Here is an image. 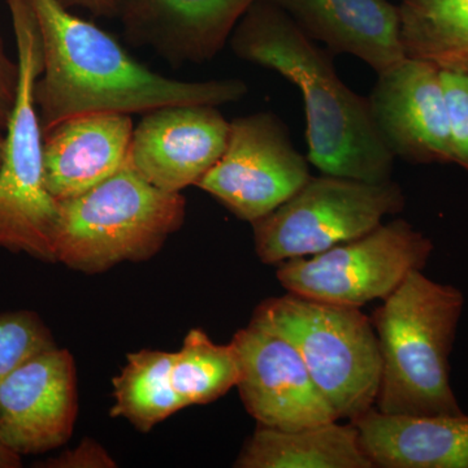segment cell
Wrapping results in <instances>:
<instances>
[{
	"instance_id": "obj_9",
	"label": "cell",
	"mask_w": 468,
	"mask_h": 468,
	"mask_svg": "<svg viewBox=\"0 0 468 468\" xmlns=\"http://www.w3.org/2000/svg\"><path fill=\"white\" fill-rule=\"evenodd\" d=\"M311 177L288 129L270 112L229 122L223 155L196 186L252 224L288 201Z\"/></svg>"
},
{
	"instance_id": "obj_26",
	"label": "cell",
	"mask_w": 468,
	"mask_h": 468,
	"mask_svg": "<svg viewBox=\"0 0 468 468\" xmlns=\"http://www.w3.org/2000/svg\"><path fill=\"white\" fill-rule=\"evenodd\" d=\"M67 8H84L95 16H116L122 14L131 0H60Z\"/></svg>"
},
{
	"instance_id": "obj_21",
	"label": "cell",
	"mask_w": 468,
	"mask_h": 468,
	"mask_svg": "<svg viewBox=\"0 0 468 468\" xmlns=\"http://www.w3.org/2000/svg\"><path fill=\"white\" fill-rule=\"evenodd\" d=\"M239 378L233 345L215 344L202 329L189 331L175 353L172 383L185 408L217 401L236 387Z\"/></svg>"
},
{
	"instance_id": "obj_22",
	"label": "cell",
	"mask_w": 468,
	"mask_h": 468,
	"mask_svg": "<svg viewBox=\"0 0 468 468\" xmlns=\"http://www.w3.org/2000/svg\"><path fill=\"white\" fill-rule=\"evenodd\" d=\"M55 346L50 329L33 311L0 314V383L27 360Z\"/></svg>"
},
{
	"instance_id": "obj_13",
	"label": "cell",
	"mask_w": 468,
	"mask_h": 468,
	"mask_svg": "<svg viewBox=\"0 0 468 468\" xmlns=\"http://www.w3.org/2000/svg\"><path fill=\"white\" fill-rule=\"evenodd\" d=\"M229 122L217 106L180 104L144 113L128 160L149 183L167 192L196 186L226 150Z\"/></svg>"
},
{
	"instance_id": "obj_15",
	"label": "cell",
	"mask_w": 468,
	"mask_h": 468,
	"mask_svg": "<svg viewBox=\"0 0 468 468\" xmlns=\"http://www.w3.org/2000/svg\"><path fill=\"white\" fill-rule=\"evenodd\" d=\"M311 39L349 54L378 75L405 60L399 5L388 0H267Z\"/></svg>"
},
{
	"instance_id": "obj_1",
	"label": "cell",
	"mask_w": 468,
	"mask_h": 468,
	"mask_svg": "<svg viewBox=\"0 0 468 468\" xmlns=\"http://www.w3.org/2000/svg\"><path fill=\"white\" fill-rule=\"evenodd\" d=\"M38 23L43 70L36 103L43 135L73 116L147 113L180 104L221 106L241 100V80L184 82L151 72L104 30L60 0H27Z\"/></svg>"
},
{
	"instance_id": "obj_4",
	"label": "cell",
	"mask_w": 468,
	"mask_h": 468,
	"mask_svg": "<svg viewBox=\"0 0 468 468\" xmlns=\"http://www.w3.org/2000/svg\"><path fill=\"white\" fill-rule=\"evenodd\" d=\"M185 217L183 194L149 183L126 160L103 183L58 202L57 263L101 273L122 261L150 260L183 227Z\"/></svg>"
},
{
	"instance_id": "obj_12",
	"label": "cell",
	"mask_w": 468,
	"mask_h": 468,
	"mask_svg": "<svg viewBox=\"0 0 468 468\" xmlns=\"http://www.w3.org/2000/svg\"><path fill=\"white\" fill-rule=\"evenodd\" d=\"M378 76L368 97L369 109L393 155L414 165L452 163L441 69L406 58Z\"/></svg>"
},
{
	"instance_id": "obj_18",
	"label": "cell",
	"mask_w": 468,
	"mask_h": 468,
	"mask_svg": "<svg viewBox=\"0 0 468 468\" xmlns=\"http://www.w3.org/2000/svg\"><path fill=\"white\" fill-rule=\"evenodd\" d=\"M340 420L298 430L260 426L243 446L239 468H374L358 428Z\"/></svg>"
},
{
	"instance_id": "obj_5",
	"label": "cell",
	"mask_w": 468,
	"mask_h": 468,
	"mask_svg": "<svg viewBox=\"0 0 468 468\" xmlns=\"http://www.w3.org/2000/svg\"><path fill=\"white\" fill-rule=\"evenodd\" d=\"M16 39L18 82L0 165V248L57 263L58 202L43 171L36 85L43 70L41 33L27 0H5Z\"/></svg>"
},
{
	"instance_id": "obj_10",
	"label": "cell",
	"mask_w": 468,
	"mask_h": 468,
	"mask_svg": "<svg viewBox=\"0 0 468 468\" xmlns=\"http://www.w3.org/2000/svg\"><path fill=\"white\" fill-rule=\"evenodd\" d=\"M230 344L239 363L236 387L260 426L298 430L337 420L301 354L284 335L251 320Z\"/></svg>"
},
{
	"instance_id": "obj_19",
	"label": "cell",
	"mask_w": 468,
	"mask_h": 468,
	"mask_svg": "<svg viewBox=\"0 0 468 468\" xmlns=\"http://www.w3.org/2000/svg\"><path fill=\"white\" fill-rule=\"evenodd\" d=\"M399 8L406 57L468 70V0H402Z\"/></svg>"
},
{
	"instance_id": "obj_2",
	"label": "cell",
	"mask_w": 468,
	"mask_h": 468,
	"mask_svg": "<svg viewBox=\"0 0 468 468\" xmlns=\"http://www.w3.org/2000/svg\"><path fill=\"white\" fill-rule=\"evenodd\" d=\"M243 60L276 70L297 85L307 117L309 160L323 175L384 183L394 159L362 97L341 81L332 58L282 9L257 0L230 38Z\"/></svg>"
},
{
	"instance_id": "obj_6",
	"label": "cell",
	"mask_w": 468,
	"mask_h": 468,
	"mask_svg": "<svg viewBox=\"0 0 468 468\" xmlns=\"http://www.w3.org/2000/svg\"><path fill=\"white\" fill-rule=\"evenodd\" d=\"M251 320L294 345L337 420H354L375 408L380 347L372 320L359 307L288 292L261 302Z\"/></svg>"
},
{
	"instance_id": "obj_20",
	"label": "cell",
	"mask_w": 468,
	"mask_h": 468,
	"mask_svg": "<svg viewBox=\"0 0 468 468\" xmlns=\"http://www.w3.org/2000/svg\"><path fill=\"white\" fill-rule=\"evenodd\" d=\"M175 353L144 349L128 356L126 366L112 380L115 405L111 415L124 418L141 432L185 408L172 383Z\"/></svg>"
},
{
	"instance_id": "obj_28",
	"label": "cell",
	"mask_w": 468,
	"mask_h": 468,
	"mask_svg": "<svg viewBox=\"0 0 468 468\" xmlns=\"http://www.w3.org/2000/svg\"><path fill=\"white\" fill-rule=\"evenodd\" d=\"M5 131H3L2 128H0V165H2V158H3V151H5Z\"/></svg>"
},
{
	"instance_id": "obj_25",
	"label": "cell",
	"mask_w": 468,
	"mask_h": 468,
	"mask_svg": "<svg viewBox=\"0 0 468 468\" xmlns=\"http://www.w3.org/2000/svg\"><path fill=\"white\" fill-rule=\"evenodd\" d=\"M18 82V66L9 58L0 37V128L5 131L14 109Z\"/></svg>"
},
{
	"instance_id": "obj_14",
	"label": "cell",
	"mask_w": 468,
	"mask_h": 468,
	"mask_svg": "<svg viewBox=\"0 0 468 468\" xmlns=\"http://www.w3.org/2000/svg\"><path fill=\"white\" fill-rule=\"evenodd\" d=\"M134 126L132 115L91 112L73 116L43 135L45 184L58 202L75 198L125 165Z\"/></svg>"
},
{
	"instance_id": "obj_7",
	"label": "cell",
	"mask_w": 468,
	"mask_h": 468,
	"mask_svg": "<svg viewBox=\"0 0 468 468\" xmlns=\"http://www.w3.org/2000/svg\"><path fill=\"white\" fill-rule=\"evenodd\" d=\"M405 205L401 187L392 180L310 177L288 201L252 223L255 251L271 266L313 257L365 236Z\"/></svg>"
},
{
	"instance_id": "obj_23",
	"label": "cell",
	"mask_w": 468,
	"mask_h": 468,
	"mask_svg": "<svg viewBox=\"0 0 468 468\" xmlns=\"http://www.w3.org/2000/svg\"><path fill=\"white\" fill-rule=\"evenodd\" d=\"M452 163L468 172V70L441 69Z\"/></svg>"
},
{
	"instance_id": "obj_27",
	"label": "cell",
	"mask_w": 468,
	"mask_h": 468,
	"mask_svg": "<svg viewBox=\"0 0 468 468\" xmlns=\"http://www.w3.org/2000/svg\"><path fill=\"white\" fill-rule=\"evenodd\" d=\"M23 466L21 455L12 452L0 442V468H18Z\"/></svg>"
},
{
	"instance_id": "obj_8",
	"label": "cell",
	"mask_w": 468,
	"mask_h": 468,
	"mask_svg": "<svg viewBox=\"0 0 468 468\" xmlns=\"http://www.w3.org/2000/svg\"><path fill=\"white\" fill-rule=\"evenodd\" d=\"M432 251V241L399 218L313 257L282 261L276 277L292 294L360 309L423 271Z\"/></svg>"
},
{
	"instance_id": "obj_16",
	"label": "cell",
	"mask_w": 468,
	"mask_h": 468,
	"mask_svg": "<svg viewBox=\"0 0 468 468\" xmlns=\"http://www.w3.org/2000/svg\"><path fill=\"white\" fill-rule=\"evenodd\" d=\"M257 0H131L122 16L133 38L174 63H205L223 50Z\"/></svg>"
},
{
	"instance_id": "obj_3",
	"label": "cell",
	"mask_w": 468,
	"mask_h": 468,
	"mask_svg": "<svg viewBox=\"0 0 468 468\" xmlns=\"http://www.w3.org/2000/svg\"><path fill=\"white\" fill-rule=\"evenodd\" d=\"M464 298L460 289L412 271L374 313L381 356L375 408L385 414H461L449 356Z\"/></svg>"
},
{
	"instance_id": "obj_11",
	"label": "cell",
	"mask_w": 468,
	"mask_h": 468,
	"mask_svg": "<svg viewBox=\"0 0 468 468\" xmlns=\"http://www.w3.org/2000/svg\"><path fill=\"white\" fill-rule=\"evenodd\" d=\"M77 409L72 354L42 351L0 383V442L21 457L60 448L73 435Z\"/></svg>"
},
{
	"instance_id": "obj_24",
	"label": "cell",
	"mask_w": 468,
	"mask_h": 468,
	"mask_svg": "<svg viewBox=\"0 0 468 468\" xmlns=\"http://www.w3.org/2000/svg\"><path fill=\"white\" fill-rule=\"evenodd\" d=\"M42 467L51 468H112L116 467L115 461L106 449L94 441L86 439L80 442L73 451L64 452L58 457L51 458L39 464Z\"/></svg>"
},
{
	"instance_id": "obj_17",
	"label": "cell",
	"mask_w": 468,
	"mask_h": 468,
	"mask_svg": "<svg viewBox=\"0 0 468 468\" xmlns=\"http://www.w3.org/2000/svg\"><path fill=\"white\" fill-rule=\"evenodd\" d=\"M374 467L468 468V415L385 414L351 420Z\"/></svg>"
}]
</instances>
